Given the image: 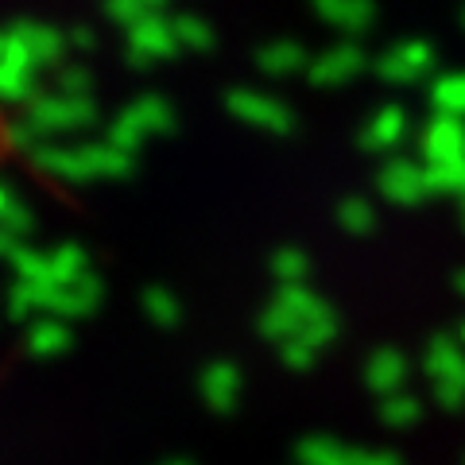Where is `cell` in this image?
<instances>
[{
    "instance_id": "6da1fadb",
    "label": "cell",
    "mask_w": 465,
    "mask_h": 465,
    "mask_svg": "<svg viewBox=\"0 0 465 465\" xmlns=\"http://www.w3.org/2000/svg\"><path fill=\"white\" fill-rule=\"evenodd\" d=\"M0 136H5V121H0Z\"/></svg>"
}]
</instances>
